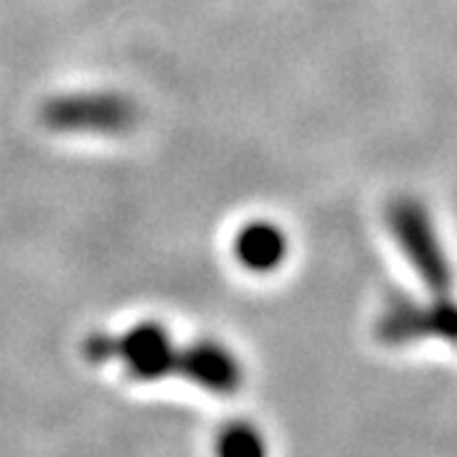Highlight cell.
Masks as SVG:
<instances>
[{
    "mask_svg": "<svg viewBox=\"0 0 457 457\" xmlns=\"http://www.w3.org/2000/svg\"><path fill=\"white\" fill-rule=\"evenodd\" d=\"M44 122L56 132L74 135H122L135 125L137 110L120 92H69L54 97L41 110Z\"/></svg>",
    "mask_w": 457,
    "mask_h": 457,
    "instance_id": "cell-3",
    "label": "cell"
},
{
    "mask_svg": "<svg viewBox=\"0 0 457 457\" xmlns=\"http://www.w3.org/2000/svg\"><path fill=\"white\" fill-rule=\"evenodd\" d=\"M386 227L427 290L435 297H447L453 290V270L425 204L409 196L392 201L386 209Z\"/></svg>",
    "mask_w": 457,
    "mask_h": 457,
    "instance_id": "cell-2",
    "label": "cell"
},
{
    "mask_svg": "<svg viewBox=\"0 0 457 457\" xmlns=\"http://www.w3.org/2000/svg\"><path fill=\"white\" fill-rule=\"evenodd\" d=\"M287 254H290V239L285 228L275 221L267 219L246 221L234 237V257L246 272L270 275L285 264Z\"/></svg>",
    "mask_w": 457,
    "mask_h": 457,
    "instance_id": "cell-6",
    "label": "cell"
},
{
    "mask_svg": "<svg viewBox=\"0 0 457 457\" xmlns=\"http://www.w3.org/2000/svg\"><path fill=\"white\" fill-rule=\"evenodd\" d=\"M376 336L392 345L429 338L457 343V303L450 300V295L435 297L432 303H414L399 297L378 315Z\"/></svg>",
    "mask_w": 457,
    "mask_h": 457,
    "instance_id": "cell-4",
    "label": "cell"
},
{
    "mask_svg": "<svg viewBox=\"0 0 457 457\" xmlns=\"http://www.w3.org/2000/svg\"><path fill=\"white\" fill-rule=\"evenodd\" d=\"M179 343L173 333L158 320H140L122 333H92L84 341V356L92 363H120L125 374L153 384L176 374Z\"/></svg>",
    "mask_w": 457,
    "mask_h": 457,
    "instance_id": "cell-1",
    "label": "cell"
},
{
    "mask_svg": "<svg viewBox=\"0 0 457 457\" xmlns=\"http://www.w3.org/2000/svg\"><path fill=\"white\" fill-rule=\"evenodd\" d=\"M216 457H270V445L262 429L252 422H228L213 447Z\"/></svg>",
    "mask_w": 457,
    "mask_h": 457,
    "instance_id": "cell-7",
    "label": "cell"
},
{
    "mask_svg": "<svg viewBox=\"0 0 457 457\" xmlns=\"http://www.w3.org/2000/svg\"><path fill=\"white\" fill-rule=\"evenodd\" d=\"M176 374L191 381L201 392L228 396L239 392L245 381V366L227 343L198 338L186 348H180Z\"/></svg>",
    "mask_w": 457,
    "mask_h": 457,
    "instance_id": "cell-5",
    "label": "cell"
}]
</instances>
